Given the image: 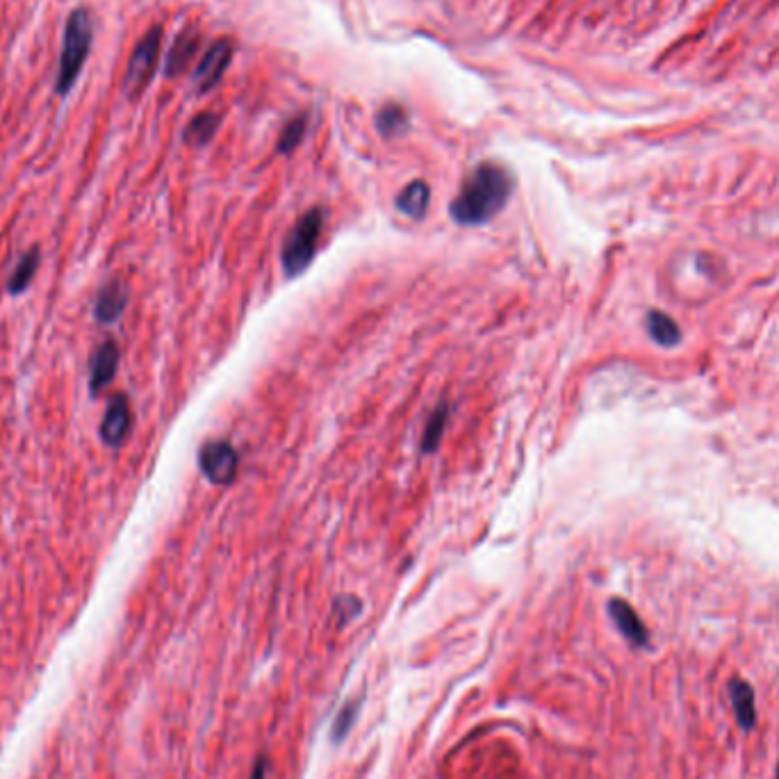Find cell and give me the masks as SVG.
I'll return each mask as SVG.
<instances>
[{
    "label": "cell",
    "mask_w": 779,
    "mask_h": 779,
    "mask_svg": "<svg viewBox=\"0 0 779 779\" xmlns=\"http://www.w3.org/2000/svg\"><path fill=\"white\" fill-rule=\"evenodd\" d=\"M513 194V176L502 164L481 162L463 180L461 192L449 205V215L461 226L486 224L497 212H502Z\"/></svg>",
    "instance_id": "1"
},
{
    "label": "cell",
    "mask_w": 779,
    "mask_h": 779,
    "mask_svg": "<svg viewBox=\"0 0 779 779\" xmlns=\"http://www.w3.org/2000/svg\"><path fill=\"white\" fill-rule=\"evenodd\" d=\"M89 46H92V19L85 10H76L69 16L67 28H64L60 73H57V92L60 94H69L73 82L78 80Z\"/></svg>",
    "instance_id": "2"
},
{
    "label": "cell",
    "mask_w": 779,
    "mask_h": 779,
    "mask_svg": "<svg viewBox=\"0 0 779 779\" xmlns=\"http://www.w3.org/2000/svg\"><path fill=\"white\" fill-rule=\"evenodd\" d=\"M324 231V210L313 208L303 215L285 237L281 262L287 276H297L313 262L319 237Z\"/></svg>",
    "instance_id": "3"
},
{
    "label": "cell",
    "mask_w": 779,
    "mask_h": 779,
    "mask_svg": "<svg viewBox=\"0 0 779 779\" xmlns=\"http://www.w3.org/2000/svg\"><path fill=\"white\" fill-rule=\"evenodd\" d=\"M160 44H162V28H151L146 35L139 39L133 55H130L126 76H123V92L130 98H137L149 85L155 64L160 57Z\"/></svg>",
    "instance_id": "4"
},
{
    "label": "cell",
    "mask_w": 779,
    "mask_h": 779,
    "mask_svg": "<svg viewBox=\"0 0 779 779\" xmlns=\"http://www.w3.org/2000/svg\"><path fill=\"white\" fill-rule=\"evenodd\" d=\"M199 467L203 477L215 486H228L233 483L237 467H240V458L237 451L226 440H210L205 442L199 451Z\"/></svg>",
    "instance_id": "5"
},
{
    "label": "cell",
    "mask_w": 779,
    "mask_h": 779,
    "mask_svg": "<svg viewBox=\"0 0 779 779\" xmlns=\"http://www.w3.org/2000/svg\"><path fill=\"white\" fill-rule=\"evenodd\" d=\"M233 57V41L231 39H219L208 48V53L203 55L194 73V87L196 92H210L217 82L224 78V73L231 64Z\"/></svg>",
    "instance_id": "6"
},
{
    "label": "cell",
    "mask_w": 779,
    "mask_h": 779,
    "mask_svg": "<svg viewBox=\"0 0 779 779\" xmlns=\"http://www.w3.org/2000/svg\"><path fill=\"white\" fill-rule=\"evenodd\" d=\"M121 360V349L114 340H105L89 360V392L98 397L114 381Z\"/></svg>",
    "instance_id": "7"
},
{
    "label": "cell",
    "mask_w": 779,
    "mask_h": 779,
    "mask_svg": "<svg viewBox=\"0 0 779 779\" xmlns=\"http://www.w3.org/2000/svg\"><path fill=\"white\" fill-rule=\"evenodd\" d=\"M130 426H133V410H130V401L126 395H114L105 410L101 420V440L108 447H121L123 440L128 438Z\"/></svg>",
    "instance_id": "8"
},
{
    "label": "cell",
    "mask_w": 779,
    "mask_h": 779,
    "mask_svg": "<svg viewBox=\"0 0 779 779\" xmlns=\"http://www.w3.org/2000/svg\"><path fill=\"white\" fill-rule=\"evenodd\" d=\"M609 613L615 622V627L622 631V636H625L631 645L645 647L650 643V634H647L645 622L641 620V615L634 611V606L615 597V600L609 602Z\"/></svg>",
    "instance_id": "9"
},
{
    "label": "cell",
    "mask_w": 779,
    "mask_h": 779,
    "mask_svg": "<svg viewBox=\"0 0 779 779\" xmlns=\"http://www.w3.org/2000/svg\"><path fill=\"white\" fill-rule=\"evenodd\" d=\"M128 306V292L119 281L108 283L98 294L94 303V319L98 324L108 326L114 324L123 315V310Z\"/></svg>",
    "instance_id": "10"
},
{
    "label": "cell",
    "mask_w": 779,
    "mask_h": 779,
    "mask_svg": "<svg viewBox=\"0 0 779 779\" xmlns=\"http://www.w3.org/2000/svg\"><path fill=\"white\" fill-rule=\"evenodd\" d=\"M199 46H201V35L194 28H187L180 32L178 39L174 41V46H171L167 64H164V73H167L169 78H176L183 71H187L196 51H199Z\"/></svg>",
    "instance_id": "11"
},
{
    "label": "cell",
    "mask_w": 779,
    "mask_h": 779,
    "mask_svg": "<svg viewBox=\"0 0 779 779\" xmlns=\"http://www.w3.org/2000/svg\"><path fill=\"white\" fill-rule=\"evenodd\" d=\"M729 695H732L738 725L743 729H752L757 725V707H754L752 686L743 682V679H732V682H729Z\"/></svg>",
    "instance_id": "12"
},
{
    "label": "cell",
    "mask_w": 779,
    "mask_h": 779,
    "mask_svg": "<svg viewBox=\"0 0 779 779\" xmlns=\"http://www.w3.org/2000/svg\"><path fill=\"white\" fill-rule=\"evenodd\" d=\"M41 265V249L39 246H32V249L23 256L19 262H16L14 272L7 278V292L16 297V294H23L35 281V276L39 272Z\"/></svg>",
    "instance_id": "13"
},
{
    "label": "cell",
    "mask_w": 779,
    "mask_h": 779,
    "mask_svg": "<svg viewBox=\"0 0 779 779\" xmlns=\"http://www.w3.org/2000/svg\"><path fill=\"white\" fill-rule=\"evenodd\" d=\"M429 199H431V190L424 180H413L408 187L401 190L397 196V208L404 212L410 219H422L429 210Z\"/></svg>",
    "instance_id": "14"
},
{
    "label": "cell",
    "mask_w": 779,
    "mask_h": 779,
    "mask_svg": "<svg viewBox=\"0 0 779 779\" xmlns=\"http://www.w3.org/2000/svg\"><path fill=\"white\" fill-rule=\"evenodd\" d=\"M645 326L650 338L656 344H661V347H675L679 338H682V331H679L675 319L668 317L666 313H659V310H652V313L647 315Z\"/></svg>",
    "instance_id": "15"
},
{
    "label": "cell",
    "mask_w": 779,
    "mask_h": 779,
    "mask_svg": "<svg viewBox=\"0 0 779 779\" xmlns=\"http://www.w3.org/2000/svg\"><path fill=\"white\" fill-rule=\"evenodd\" d=\"M219 128V117L212 112H201L199 117H194L190 121V126L185 128V142L192 144V146H205L210 142L212 137H215Z\"/></svg>",
    "instance_id": "16"
},
{
    "label": "cell",
    "mask_w": 779,
    "mask_h": 779,
    "mask_svg": "<svg viewBox=\"0 0 779 779\" xmlns=\"http://www.w3.org/2000/svg\"><path fill=\"white\" fill-rule=\"evenodd\" d=\"M408 126V114L397 103H388L383 105V110L376 114V128L381 130V135L385 137H397L406 130Z\"/></svg>",
    "instance_id": "17"
},
{
    "label": "cell",
    "mask_w": 779,
    "mask_h": 779,
    "mask_svg": "<svg viewBox=\"0 0 779 779\" xmlns=\"http://www.w3.org/2000/svg\"><path fill=\"white\" fill-rule=\"evenodd\" d=\"M447 415H449L447 404H440L436 413L429 417V422H426V429H424V436H422V449L424 451H436L438 449L440 440H442V433H445Z\"/></svg>",
    "instance_id": "18"
},
{
    "label": "cell",
    "mask_w": 779,
    "mask_h": 779,
    "mask_svg": "<svg viewBox=\"0 0 779 779\" xmlns=\"http://www.w3.org/2000/svg\"><path fill=\"white\" fill-rule=\"evenodd\" d=\"M306 128H308V117L306 114H301V117H294L287 126L283 128L281 137H278V153H292L297 146L301 144L303 135H306Z\"/></svg>",
    "instance_id": "19"
},
{
    "label": "cell",
    "mask_w": 779,
    "mask_h": 779,
    "mask_svg": "<svg viewBox=\"0 0 779 779\" xmlns=\"http://www.w3.org/2000/svg\"><path fill=\"white\" fill-rule=\"evenodd\" d=\"M358 709H360V702L351 700L338 711V716H335V720H333V729H331L333 743H340V741H344V738H347V734L351 732V727H354L356 718H358Z\"/></svg>",
    "instance_id": "20"
},
{
    "label": "cell",
    "mask_w": 779,
    "mask_h": 779,
    "mask_svg": "<svg viewBox=\"0 0 779 779\" xmlns=\"http://www.w3.org/2000/svg\"><path fill=\"white\" fill-rule=\"evenodd\" d=\"M360 613V602L356 600V597H340L338 602H335V615L340 618V627L344 625V622H349L351 618H356V615Z\"/></svg>",
    "instance_id": "21"
},
{
    "label": "cell",
    "mask_w": 779,
    "mask_h": 779,
    "mask_svg": "<svg viewBox=\"0 0 779 779\" xmlns=\"http://www.w3.org/2000/svg\"><path fill=\"white\" fill-rule=\"evenodd\" d=\"M267 768H269L267 754H260V757L256 759V764H253L249 779H267Z\"/></svg>",
    "instance_id": "22"
},
{
    "label": "cell",
    "mask_w": 779,
    "mask_h": 779,
    "mask_svg": "<svg viewBox=\"0 0 779 779\" xmlns=\"http://www.w3.org/2000/svg\"><path fill=\"white\" fill-rule=\"evenodd\" d=\"M775 779H779V764H777V770H775Z\"/></svg>",
    "instance_id": "23"
}]
</instances>
